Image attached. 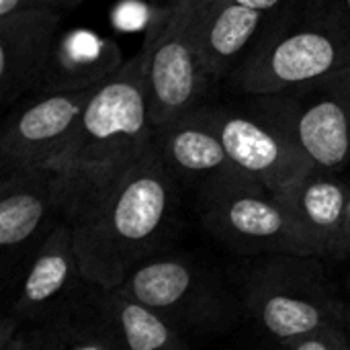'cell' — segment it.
Returning <instances> with one entry per match:
<instances>
[{"label": "cell", "instance_id": "cell-21", "mask_svg": "<svg viewBox=\"0 0 350 350\" xmlns=\"http://www.w3.org/2000/svg\"><path fill=\"white\" fill-rule=\"evenodd\" d=\"M350 258V193L349 201H347V217H345V232H342V242H340V250H338V260Z\"/></svg>", "mask_w": 350, "mask_h": 350}, {"label": "cell", "instance_id": "cell-15", "mask_svg": "<svg viewBox=\"0 0 350 350\" xmlns=\"http://www.w3.org/2000/svg\"><path fill=\"white\" fill-rule=\"evenodd\" d=\"M152 148L176 183L203 185L234 166L217 131L203 113V105L152 129Z\"/></svg>", "mask_w": 350, "mask_h": 350}, {"label": "cell", "instance_id": "cell-8", "mask_svg": "<svg viewBox=\"0 0 350 350\" xmlns=\"http://www.w3.org/2000/svg\"><path fill=\"white\" fill-rule=\"evenodd\" d=\"M293 139L314 170L342 172L350 166V66L299 86L254 94Z\"/></svg>", "mask_w": 350, "mask_h": 350}, {"label": "cell", "instance_id": "cell-16", "mask_svg": "<svg viewBox=\"0 0 350 350\" xmlns=\"http://www.w3.org/2000/svg\"><path fill=\"white\" fill-rule=\"evenodd\" d=\"M123 64V51L115 39L86 29H72L57 37L47 72L35 92H72L94 88Z\"/></svg>", "mask_w": 350, "mask_h": 350}, {"label": "cell", "instance_id": "cell-2", "mask_svg": "<svg viewBox=\"0 0 350 350\" xmlns=\"http://www.w3.org/2000/svg\"><path fill=\"white\" fill-rule=\"evenodd\" d=\"M176 187L150 142L115 187L74 221L76 254L90 283L117 287L158 252L174 224Z\"/></svg>", "mask_w": 350, "mask_h": 350}, {"label": "cell", "instance_id": "cell-6", "mask_svg": "<svg viewBox=\"0 0 350 350\" xmlns=\"http://www.w3.org/2000/svg\"><path fill=\"white\" fill-rule=\"evenodd\" d=\"M199 203L209 234L238 254H304L283 195L238 166L207 178Z\"/></svg>", "mask_w": 350, "mask_h": 350}, {"label": "cell", "instance_id": "cell-11", "mask_svg": "<svg viewBox=\"0 0 350 350\" xmlns=\"http://www.w3.org/2000/svg\"><path fill=\"white\" fill-rule=\"evenodd\" d=\"M88 283L74 246V224L62 217L25 262L10 314L27 326H39L76 304Z\"/></svg>", "mask_w": 350, "mask_h": 350}, {"label": "cell", "instance_id": "cell-9", "mask_svg": "<svg viewBox=\"0 0 350 350\" xmlns=\"http://www.w3.org/2000/svg\"><path fill=\"white\" fill-rule=\"evenodd\" d=\"M203 113L217 131L232 164L256 176L273 191L285 189L312 170L289 133L252 96L242 107L203 103Z\"/></svg>", "mask_w": 350, "mask_h": 350}, {"label": "cell", "instance_id": "cell-10", "mask_svg": "<svg viewBox=\"0 0 350 350\" xmlns=\"http://www.w3.org/2000/svg\"><path fill=\"white\" fill-rule=\"evenodd\" d=\"M98 86L35 92L33 98L14 107L0 131V170L51 168L66 152L82 111Z\"/></svg>", "mask_w": 350, "mask_h": 350}, {"label": "cell", "instance_id": "cell-12", "mask_svg": "<svg viewBox=\"0 0 350 350\" xmlns=\"http://www.w3.org/2000/svg\"><path fill=\"white\" fill-rule=\"evenodd\" d=\"M62 219L51 168L0 170V250L6 267L23 269Z\"/></svg>", "mask_w": 350, "mask_h": 350}, {"label": "cell", "instance_id": "cell-14", "mask_svg": "<svg viewBox=\"0 0 350 350\" xmlns=\"http://www.w3.org/2000/svg\"><path fill=\"white\" fill-rule=\"evenodd\" d=\"M279 193L291 211L304 254L338 260L350 193L349 180L340 172L312 168Z\"/></svg>", "mask_w": 350, "mask_h": 350}, {"label": "cell", "instance_id": "cell-13", "mask_svg": "<svg viewBox=\"0 0 350 350\" xmlns=\"http://www.w3.org/2000/svg\"><path fill=\"white\" fill-rule=\"evenodd\" d=\"M64 12L23 8L0 14V103L33 94L51 62Z\"/></svg>", "mask_w": 350, "mask_h": 350}, {"label": "cell", "instance_id": "cell-3", "mask_svg": "<svg viewBox=\"0 0 350 350\" xmlns=\"http://www.w3.org/2000/svg\"><path fill=\"white\" fill-rule=\"evenodd\" d=\"M347 66L350 14L342 0H285L226 82L238 94H273Z\"/></svg>", "mask_w": 350, "mask_h": 350}, {"label": "cell", "instance_id": "cell-22", "mask_svg": "<svg viewBox=\"0 0 350 350\" xmlns=\"http://www.w3.org/2000/svg\"><path fill=\"white\" fill-rule=\"evenodd\" d=\"M336 320L345 326V330L349 332L350 336V299H340L338 310H336Z\"/></svg>", "mask_w": 350, "mask_h": 350}, {"label": "cell", "instance_id": "cell-18", "mask_svg": "<svg viewBox=\"0 0 350 350\" xmlns=\"http://www.w3.org/2000/svg\"><path fill=\"white\" fill-rule=\"evenodd\" d=\"M287 350H350V336L340 322H330L277 345Z\"/></svg>", "mask_w": 350, "mask_h": 350}, {"label": "cell", "instance_id": "cell-17", "mask_svg": "<svg viewBox=\"0 0 350 350\" xmlns=\"http://www.w3.org/2000/svg\"><path fill=\"white\" fill-rule=\"evenodd\" d=\"M92 299L119 350H185L187 334L121 285L92 283Z\"/></svg>", "mask_w": 350, "mask_h": 350}, {"label": "cell", "instance_id": "cell-24", "mask_svg": "<svg viewBox=\"0 0 350 350\" xmlns=\"http://www.w3.org/2000/svg\"><path fill=\"white\" fill-rule=\"evenodd\" d=\"M166 2H170V0H166Z\"/></svg>", "mask_w": 350, "mask_h": 350}, {"label": "cell", "instance_id": "cell-23", "mask_svg": "<svg viewBox=\"0 0 350 350\" xmlns=\"http://www.w3.org/2000/svg\"><path fill=\"white\" fill-rule=\"evenodd\" d=\"M342 4H345V8L349 10V14H350V0H342Z\"/></svg>", "mask_w": 350, "mask_h": 350}, {"label": "cell", "instance_id": "cell-4", "mask_svg": "<svg viewBox=\"0 0 350 350\" xmlns=\"http://www.w3.org/2000/svg\"><path fill=\"white\" fill-rule=\"evenodd\" d=\"M318 256L265 254L244 269V318L275 347L312 328L338 322L340 295Z\"/></svg>", "mask_w": 350, "mask_h": 350}, {"label": "cell", "instance_id": "cell-1", "mask_svg": "<svg viewBox=\"0 0 350 350\" xmlns=\"http://www.w3.org/2000/svg\"><path fill=\"white\" fill-rule=\"evenodd\" d=\"M144 66L139 49L96 88L66 152L51 166L62 217L72 224L115 187L152 142Z\"/></svg>", "mask_w": 350, "mask_h": 350}, {"label": "cell", "instance_id": "cell-7", "mask_svg": "<svg viewBox=\"0 0 350 350\" xmlns=\"http://www.w3.org/2000/svg\"><path fill=\"white\" fill-rule=\"evenodd\" d=\"M203 0H170L144 41L146 94L152 125H162L205 103L209 76L199 45Z\"/></svg>", "mask_w": 350, "mask_h": 350}, {"label": "cell", "instance_id": "cell-19", "mask_svg": "<svg viewBox=\"0 0 350 350\" xmlns=\"http://www.w3.org/2000/svg\"><path fill=\"white\" fill-rule=\"evenodd\" d=\"M84 0H0V14H8L23 8H47L57 12H68L80 6Z\"/></svg>", "mask_w": 350, "mask_h": 350}, {"label": "cell", "instance_id": "cell-5", "mask_svg": "<svg viewBox=\"0 0 350 350\" xmlns=\"http://www.w3.org/2000/svg\"><path fill=\"white\" fill-rule=\"evenodd\" d=\"M121 287L187 336L228 334L244 318L240 291L191 254L156 252L142 260Z\"/></svg>", "mask_w": 350, "mask_h": 350}, {"label": "cell", "instance_id": "cell-20", "mask_svg": "<svg viewBox=\"0 0 350 350\" xmlns=\"http://www.w3.org/2000/svg\"><path fill=\"white\" fill-rule=\"evenodd\" d=\"M232 4H238L242 8H252V10H258V12H265V14H271L275 12L285 0H228Z\"/></svg>", "mask_w": 350, "mask_h": 350}]
</instances>
